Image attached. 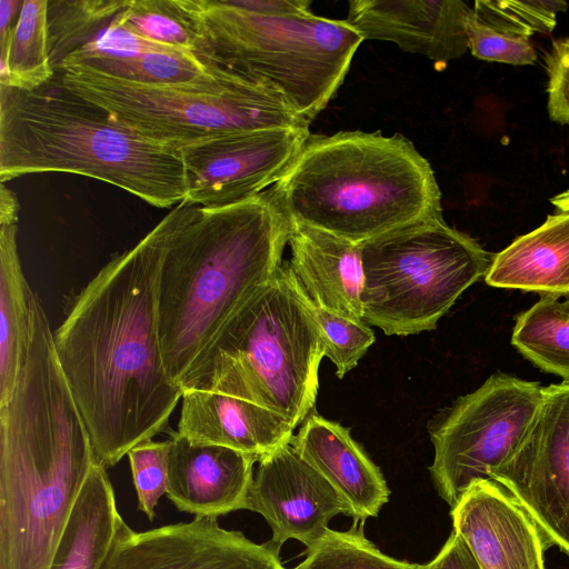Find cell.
Instances as JSON below:
<instances>
[{
  "mask_svg": "<svg viewBox=\"0 0 569 569\" xmlns=\"http://www.w3.org/2000/svg\"><path fill=\"white\" fill-rule=\"evenodd\" d=\"M198 209L180 202L113 257L53 333L59 365L106 469L161 432L182 398L162 360L158 282L169 246Z\"/></svg>",
  "mask_w": 569,
  "mask_h": 569,
  "instance_id": "6da1fadb",
  "label": "cell"
},
{
  "mask_svg": "<svg viewBox=\"0 0 569 569\" xmlns=\"http://www.w3.org/2000/svg\"><path fill=\"white\" fill-rule=\"evenodd\" d=\"M96 462L34 300L28 353L12 398L0 407V569H50Z\"/></svg>",
  "mask_w": 569,
  "mask_h": 569,
  "instance_id": "7a4b0ae2",
  "label": "cell"
},
{
  "mask_svg": "<svg viewBox=\"0 0 569 569\" xmlns=\"http://www.w3.org/2000/svg\"><path fill=\"white\" fill-rule=\"evenodd\" d=\"M290 222L270 190L217 209L199 207L177 233L158 282L164 369L181 388L232 315L281 267Z\"/></svg>",
  "mask_w": 569,
  "mask_h": 569,
  "instance_id": "3957f363",
  "label": "cell"
},
{
  "mask_svg": "<svg viewBox=\"0 0 569 569\" xmlns=\"http://www.w3.org/2000/svg\"><path fill=\"white\" fill-rule=\"evenodd\" d=\"M269 190L289 222L358 244L442 216L430 163L400 133H310Z\"/></svg>",
  "mask_w": 569,
  "mask_h": 569,
  "instance_id": "277c9868",
  "label": "cell"
},
{
  "mask_svg": "<svg viewBox=\"0 0 569 569\" xmlns=\"http://www.w3.org/2000/svg\"><path fill=\"white\" fill-rule=\"evenodd\" d=\"M39 172L102 180L158 208L187 193L178 147L142 137L56 78L33 91L0 84V180Z\"/></svg>",
  "mask_w": 569,
  "mask_h": 569,
  "instance_id": "5b68a950",
  "label": "cell"
},
{
  "mask_svg": "<svg viewBox=\"0 0 569 569\" xmlns=\"http://www.w3.org/2000/svg\"><path fill=\"white\" fill-rule=\"evenodd\" d=\"M325 346L289 262L227 321L181 389L241 398L296 428L313 409Z\"/></svg>",
  "mask_w": 569,
  "mask_h": 569,
  "instance_id": "8992f818",
  "label": "cell"
},
{
  "mask_svg": "<svg viewBox=\"0 0 569 569\" xmlns=\"http://www.w3.org/2000/svg\"><path fill=\"white\" fill-rule=\"evenodd\" d=\"M196 41V56L266 84L311 123L343 83L363 41L346 21L316 16H263L228 0H176Z\"/></svg>",
  "mask_w": 569,
  "mask_h": 569,
  "instance_id": "52a82bcc",
  "label": "cell"
},
{
  "mask_svg": "<svg viewBox=\"0 0 569 569\" xmlns=\"http://www.w3.org/2000/svg\"><path fill=\"white\" fill-rule=\"evenodd\" d=\"M58 80L148 139L174 147L240 131L309 128L272 88L229 71L211 86H151L67 64Z\"/></svg>",
  "mask_w": 569,
  "mask_h": 569,
  "instance_id": "ba28073f",
  "label": "cell"
},
{
  "mask_svg": "<svg viewBox=\"0 0 569 569\" xmlns=\"http://www.w3.org/2000/svg\"><path fill=\"white\" fill-rule=\"evenodd\" d=\"M363 321L387 336L433 330L492 260L479 242L442 216L361 243Z\"/></svg>",
  "mask_w": 569,
  "mask_h": 569,
  "instance_id": "9c48e42d",
  "label": "cell"
},
{
  "mask_svg": "<svg viewBox=\"0 0 569 569\" xmlns=\"http://www.w3.org/2000/svg\"><path fill=\"white\" fill-rule=\"evenodd\" d=\"M539 382L495 373L460 397L430 431L429 471L438 495L452 508L475 483L490 479L523 438L542 398Z\"/></svg>",
  "mask_w": 569,
  "mask_h": 569,
  "instance_id": "30bf717a",
  "label": "cell"
},
{
  "mask_svg": "<svg viewBox=\"0 0 569 569\" xmlns=\"http://www.w3.org/2000/svg\"><path fill=\"white\" fill-rule=\"evenodd\" d=\"M569 556V380L543 387L540 405L513 453L490 471Z\"/></svg>",
  "mask_w": 569,
  "mask_h": 569,
  "instance_id": "8fae6325",
  "label": "cell"
},
{
  "mask_svg": "<svg viewBox=\"0 0 569 569\" xmlns=\"http://www.w3.org/2000/svg\"><path fill=\"white\" fill-rule=\"evenodd\" d=\"M309 136V128H276L179 147L187 187L183 201L217 209L260 194L282 177Z\"/></svg>",
  "mask_w": 569,
  "mask_h": 569,
  "instance_id": "7c38bea8",
  "label": "cell"
},
{
  "mask_svg": "<svg viewBox=\"0 0 569 569\" xmlns=\"http://www.w3.org/2000/svg\"><path fill=\"white\" fill-rule=\"evenodd\" d=\"M280 549L224 529L214 517L141 532L121 519L101 569H287Z\"/></svg>",
  "mask_w": 569,
  "mask_h": 569,
  "instance_id": "4fadbf2b",
  "label": "cell"
},
{
  "mask_svg": "<svg viewBox=\"0 0 569 569\" xmlns=\"http://www.w3.org/2000/svg\"><path fill=\"white\" fill-rule=\"evenodd\" d=\"M246 509L261 515L281 546L295 539L313 548L339 513L349 507L335 488L298 453L290 442L258 460Z\"/></svg>",
  "mask_w": 569,
  "mask_h": 569,
  "instance_id": "5bb4252c",
  "label": "cell"
},
{
  "mask_svg": "<svg viewBox=\"0 0 569 569\" xmlns=\"http://www.w3.org/2000/svg\"><path fill=\"white\" fill-rule=\"evenodd\" d=\"M453 531L481 569H545L550 547L537 523L501 485L471 486L451 508Z\"/></svg>",
  "mask_w": 569,
  "mask_h": 569,
  "instance_id": "9a60e30c",
  "label": "cell"
},
{
  "mask_svg": "<svg viewBox=\"0 0 569 569\" xmlns=\"http://www.w3.org/2000/svg\"><path fill=\"white\" fill-rule=\"evenodd\" d=\"M471 10L461 0H352L345 20L363 40L390 41L447 64L469 50Z\"/></svg>",
  "mask_w": 569,
  "mask_h": 569,
  "instance_id": "2e32d148",
  "label": "cell"
},
{
  "mask_svg": "<svg viewBox=\"0 0 569 569\" xmlns=\"http://www.w3.org/2000/svg\"><path fill=\"white\" fill-rule=\"evenodd\" d=\"M258 459L228 447L192 442L178 432L170 439L167 497L194 517L246 509Z\"/></svg>",
  "mask_w": 569,
  "mask_h": 569,
  "instance_id": "e0dca14e",
  "label": "cell"
},
{
  "mask_svg": "<svg viewBox=\"0 0 569 569\" xmlns=\"http://www.w3.org/2000/svg\"><path fill=\"white\" fill-rule=\"evenodd\" d=\"M296 428L283 416L241 398L208 389H186L178 433L192 442L218 445L258 460L290 442Z\"/></svg>",
  "mask_w": 569,
  "mask_h": 569,
  "instance_id": "ac0fdd59",
  "label": "cell"
},
{
  "mask_svg": "<svg viewBox=\"0 0 569 569\" xmlns=\"http://www.w3.org/2000/svg\"><path fill=\"white\" fill-rule=\"evenodd\" d=\"M288 244L290 270L307 298L321 309L363 320L361 244L292 222Z\"/></svg>",
  "mask_w": 569,
  "mask_h": 569,
  "instance_id": "d6986e66",
  "label": "cell"
},
{
  "mask_svg": "<svg viewBox=\"0 0 569 569\" xmlns=\"http://www.w3.org/2000/svg\"><path fill=\"white\" fill-rule=\"evenodd\" d=\"M291 443L345 500L355 522L377 517L388 502L390 490L380 469L347 428L311 413Z\"/></svg>",
  "mask_w": 569,
  "mask_h": 569,
  "instance_id": "ffe728a7",
  "label": "cell"
},
{
  "mask_svg": "<svg viewBox=\"0 0 569 569\" xmlns=\"http://www.w3.org/2000/svg\"><path fill=\"white\" fill-rule=\"evenodd\" d=\"M496 288L559 296L569 293V211L547 217L492 257L485 276Z\"/></svg>",
  "mask_w": 569,
  "mask_h": 569,
  "instance_id": "44dd1931",
  "label": "cell"
},
{
  "mask_svg": "<svg viewBox=\"0 0 569 569\" xmlns=\"http://www.w3.org/2000/svg\"><path fill=\"white\" fill-rule=\"evenodd\" d=\"M121 519L107 469L96 462L70 515L50 569H101Z\"/></svg>",
  "mask_w": 569,
  "mask_h": 569,
  "instance_id": "7402d4cb",
  "label": "cell"
},
{
  "mask_svg": "<svg viewBox=\"0 0 569 569\" xmlns=\"http://www.w3.org/2000/svg\"><path fill=\"white\" fill-rule=\"evenodd\" d=\"M20 263L17 223L0 224V407L11 398L32 330V299Z\"/></svg>",
  "mask_w": 569,
  "mask_h": 569,
  "instance_id": "603a6c76",
  "label": "cell"
},
{
  "mask_svg": "<svg viewBox=\"0 0 569 569\" xmlns=\"http://www.w3.org/2000/svg\"><path fill=\"white\" fill-rule=\"evenodd\" d=\"M48 4L49 0H23L11 36L0 46V84L33 91L54 79L48 49Z\"/></svg>",
  "mask_w": 569,
  "mask_h": 569,
  "instance_id": "cb8c5ba5",
  "label": "cell"
},
{
  "mask_svg": "<svg viewBox=\"0 0 569 569\" xmlns=\"http://www.w3.org/2000/svg\"><path fill=\"white\" fill-rule=\"evenodd\" d=\"M127 81L151 86H211L230 70L204 63L194 53L162 47L129 59H91L79 63Z\"/></svg>",
  "mask_w": 569,
  "mask_h": 569,
  "instance_id": "d4e9b609",
  "label": "cell"
},
{
  "mask_svg": "<svg viewBox=\"0 0 569 569\" xmlns=\"http://www.w3.org/2000/svg\"><path fill=\"white\" fill-rule=\"evenodd\" d=\"M511 343L546 372L569 380V310L555 296H543L520 313Z\"/></svg>",
  "mask_w": 569,
  "mask_h": 569,
  "instance_id": "484cf974",
  "label": "cell"
},
{
  "mask_svg": "<svg viewBox=\"0 0 569 569\" xmlns=\"http://www.w3.org/2000/svg\"><path fill=\"white\" fill-rule=\"evenodd\" d=\"M130 0H60L48 4V49L54 71L114 19Z\"/></svg>",
  "mask_w": 569,
  "mask_h": 569,
  "instance_id": "4316f807",
  "label": "cell"
},
{
  "mask_svg": "<svg viewBox=\"0 0 569 569\" xmlns=\"http://www.w3.org/2000/svg\"><path fill=\"white\" fill-rule=\"evenodd\" d=\"M421 565L398 560L380 551L363 535V523L346 531L331 530L292 569H420Z\"/></svg>",
  "mask_w": 569,
  "mask_h": 569,
  "instance_id": "83f0119b",
  "label": "cell"
},
{
  "mask_svg": "<svg viewBox=\"0 0 569 569\" xmlns=\"http://www.w3.org/2000/svg\"><path fill=\"white\" fill-rule=\"evenodd\" d=\"M121 20L148 41L196 54L194 37L176 0H130Z\"/></svg>",
  "mask_w": 569,
  "mask_h": 569,
  "instance_id": "f1b7e54d",
  "label": "cell"
},
{
  "mask_svg": "<svg viewBox=\"0 0 569 569\" xmlns=\"http://www.w3.org/2000/svg\"><path fill=\"white\" fill-rule=\"evenodd\" d=\"M567 8L568 3L561 0H480L475 2L472 12L485 24L529 39L537 32H551L557 14Z\"/></svg>",
  "mask_w": 569,
  "mask_h": 569,
  "instance_id": "f546056e",
  "label": "cell"
},
{
  "mask_svg": "<svg viewBox=\"0 0 569 569\" xmlns=\"http://www.w3.org/2000/svg\"><path fill=\"white\" fill-rule=\"evenodd\" d=\"M308 303L322 338L325 357L335 365L337 377L342 379L375 342L373 331L363 320L321 309L309 299Z\"/></svg>",
  "mask_w": 569,
  "mask_h": 569,
  "instance_id": "4dcf8cb0",
  "label": "cell"
},
{
  "mask_svg": "<svg viewBox=\"0 0 569 569\" xmlns=\"http://www.w3.org/2000/svg\"><path fill=\"white\" fill-rule=\"evenodd\" d=\"M170 439H152L134 446L127 455L138 498V509L152 521L160 498L167 493Z\"/></svg>",
  "mask_w": 569,
  "mask_h": 569,
  "instance_id": "1f68e13d",
  "label": "cell"
},
{
  "mask_svg": "<svg viewBox=\"0 0 569 569\" xmlns=\"http://www.w3.org/2000/svg\"><path fill=\"white\" fill-rule=\"evenodd\" d=\"M469 51L478 59L501 63L532 64L537 53L529 39L513 36L480 22L472 10L467 21Z\"/></svg>",
  "mask_w": 569,
  "mask_h": 569,
  "instance_id": "d6a6232c",
  "label": "cell"
},
{
  "mask_svg": "<svg viewBox=\"0 0 569 569\" xmlns=\"http://www.w3.org/2000/svg\"><path fill=\"white\" fill-rule=\"evenodd\" d=\"M548 73V112L569 127V38L555 40L546 54Z\"/></svg>",
  "mask_w": 569,
  "mask_h": 569,
  "instance_id": "836d02e7",
  "label": "cell"
},
{
  "mask_svg": "<svg viewBox=\"0 0 569 569\" xmlns=\"http://www.w3.org/2000/svg\"><path fill=\"white\" fill-rule=\"evenodd\" d=\"M420 569H481L466 541L452 530L451 535L428 563Z\"/></svg>",
  "mask_w": 569,
  "mask_h": 569,
  "instance_id": "e575fe53",
  "label": "cell"
},
{
  "mask_svg": "<svg viewBox=\"0 0 569 569\" xmlns=\"http://www.w3.org/2000/svg\"><path fill=\"white\" fill-rule=\"evenodd\" d=\"M229 4L252 13L263 16H301L311 11L308 0H228Z\"/></svg>",
  "mask_w": 569,
  "mask_h": 569,
  "instance_id": "d590c367",
  "label": "cell"
},
{
  "mask_svg": "<svg viewBox=\"0 0 569 569\" xmlns=\"http://www.w3.org/2000/svg\"><path fill=\"white\" fill-rule=\"evenodd\" d=\"M22 4V0H0V46L11 36Z\"/></svg>",
  "mask_w": 569,
  "mask_h": 569,
  "instance_id": "8d00e7d4",
  "label": "cell"
},
{
  "mask_svg": "<svg viewBox=\"0 0 569 569\" xmlns=\"http://www.w3.org/2000/svg\"><path fill=\"white\" fill-rule=\"evenodd\" d=\"M19 203L16 194L2 182L0 186V224L18 222Z\"/></svg>",
  "mask_w": 569,
  "mask_h": 569,
  "instance_id": "74e56055",
  "label": "cell"
},
{
  "mask_svg": "<svg viewBox=\"0 0 569 569\" xmlns=\"http://www.w3.org/2000/svg\"><path fill=\"white\" fill-rule=\"evenodd\" d=\"M551 203L559 211H569V189L562 191L561 193L555 196L551 199Z\"/></svg>",
  "mask_w": 569,
  "mask_h": 569,
  "instance_id": "f35d334b",
  "label": "cell"
},
{
  "mask_svg": "<svg viewBox=\"0 0 569 569\" xmlns=\"http://www.w3.org/2000/svg\"><path fill=\"white\" fill-rule=\"evenodd\" d=\"M565 302H566L567 308H568V310H569V299H568L567 301H565Z\"/></svg>",
  "mask_w": 569,
  "mask_h": 569,
  "instance_id": "ab89813d",
  "label": "cell"
}]
</instances>
